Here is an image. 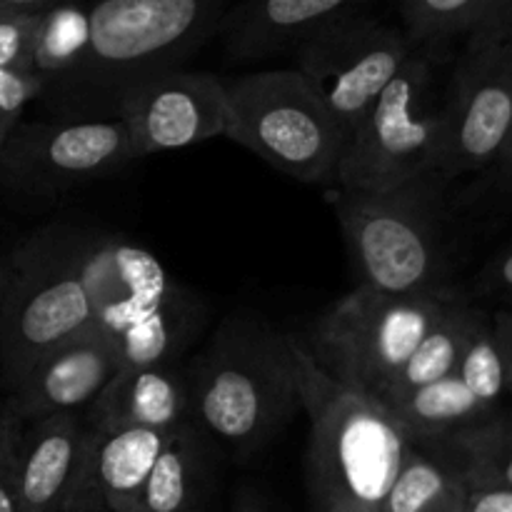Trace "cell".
<instances>
[{"mask_svg":"<svg viewBox=\"0 0 512 512\" xmlns=\"http://www.w3.org/2000/svg\"><path fill=\"white\" fill-rule=\"evenodd\" d=\"M5 288H8V258L0 255V303L5 298Z\"/></svg>","mask_w":512,"mask_h":512,"instance_id":"8d00e7d4","label":"cell"},{"mask_svg":"<svg viewBox=\"0 0 512 512\" xmlns=\"http://www.w3.org/2000/svg\"><path fill=\"white\" fill-rule=\"evenodd\" d=\"M168 435L88 423L63 512H138L145 480Z\"/></svg>","mask_w":512,"mask_h":512,"instance_id":"5bb4252c","label":"cell"},{"mask_svg":"<svg viewBox=\"0 0 512 512\" xmlns=\"http://www.w3.org/2000/svg\"><path fill=\"white\" fill-rule=\"evenodd\" d=\"M290 350L308 413L313 512H383L413 440L378 398L330 378L303 340L290 338Z\"/></svg>","mask_w":512,"mask_h":512,"instance_id":"7a4b0ae2","label":"cell"},{"mask_svg":"<svg viewBox=\"0 0 512 512\" xmlns=\"http://www.w3.org/2000/svg\"><path fill=\"white\" fill-rule=\"evenodd\" d=\"M193 423L240 453L258 450L300 410L290 338L228 315L188 373Z\"/></svg>","mask_w":512,"mask_h":512,"instance_id":"3957f363","label":"cell"},{"mask_svg":"<svg viewBox=\"0 0 512 512\" xmlns=\"http://www.w3.org/2000/svg\"><path fill=\"white\" fill-rule=\"evenodd\" d=\"M48 80L25 70L0 68V118L20 123V115L30 103L43 98Z\"/></svg>","mask_w":512,"mask_h":512,"instance_id":"f1b7e54d","label":"cell"},{"mask_svg":"<svg viewBox=\"0 0 512 512\" xmlns=\"http://www.w3.org/2000/svg\"><path fill=\"white\" fill-rule=\"evenodd\" d=\"M118 373L113 348L98 333L78 335L45 355L5 403L23 423L50 415L85 413Z\"/></svg>","mask_w":512,"mask_h":512,"instance_id":"9a60e30c","label":"cell"},{"mask_svg":"<svg viewBox=\"0 0 512 512\" xmlns=\"http://www.w3.org/2000/svg\"><path fill=\"white\" fill-rule=\"evenodd\" d=\"M455 375L490 413L498 410L500 400L508 393V365H505L503 343L490 315L483 313L480 323L475 325Z\"/></svg>","mask_w":512,"mask_h":512,"instance_id":"484cf974","label":"cell"},{"mask_svg":"<svg viewBox=\"0 0 512 512\" xmlns=\"http://www.w3.org/2000/svg\"><path fill=\"white\" fill-rule=\"evenodd\" d=\"M512 38V0H493L478 28L468 35L470 45L503 43Z\"/></svg>","mask_w":512,"mask_h":512,"instance_id":"f546056e","label":"cell"},{"mask_svg":"<svg viewBox=\"0 0 512 512\" xmlns=\"http://www.w3.org/2000/svg\"><path fill=\"white\" fill-rule=\"evenodd\" d=\"M40 18L43 10H13L0 18V68L33 73Z\"/></svg>","mask_w":512,"mask_h":512,"instance_id":"4316f807","label":"cell"},{"mask_svg":"<svg viewBox=\"0 0 512 512\" xmlns=\"http://www.w3.org/2000/svg\"><path fill=\"white\" fill-rule=\"evenodd\" d=\"M493 0H400L405 35L415 48L470 35Z\"/></svg>","mask_w":512,"mask_h":512,"instance_id":"d4e9b609","label":"cell"},{"mask_svg":"<svg viewBox=\"0 0 512 512\" xmlns=\"http://www.w3.org/2000/svg\"><path fill=\"white\" fill-rule=\"evenodd\" d=\"M483 318V310L473 308L468 300L460 295L453 305L443 313V318L428 330L418 348L413 350L408 360L400 365L398 373L375 393V398L383 405L395 403L403 395L455 375L463 350L473 335L475 325Z\"/></svg>","mask_w":512,"mask_h":512,"instance_id":"ffe728a7","label":"cell"},{"mask_svg":"<svg viewBox=\"0 0 512 512\" xmlns=\"http://www.w3.org/2000/svg\"><path fill=\"white\" fill-rule=\"evenodd\" d=\"M433 180L388 193L335 190L338 218L358 285L388 295L445 288V253Z\"/></svg>","mask_w":512,"mask_h":512,"instance_id":"8992f818","label":"cell"},{"mask_svg":"<svg viewBox=\"0 0 512 512\" xmlns=\"http://www.w3.org/2000/svg\"><path fill=\"white\" fill-rule=\"evenodd\" d=\"M88 235L43 228L8 258V288L0 303V385L13 393L48 353L90 330L83 283Z\"/></svg>","mask_w":512,"mask_h":512,"instance_id":"5b68a950","label":"cell"},{"mask_svg":"<svg viewBox=\"0 0 512 512\" xmlns=\"http://www.w3.org/2000/svg\"><path fill=\"white\" fill-rule=\"evenodd\" d=\"M228 130L280 173L335 188L345 135L313 85L295 68L258 70L225 80Z\"/></svg>","mask_w":512,"mask_h":512,"instance_id":"52a82bcc","label":"cell"},{"mask_svg":"<svg viewBox=\"0 0 512 512\" xmlns=\"http://www.w3.org/2000/svg\"><path fill=\"white\" fill-rule=\"evenodd\" d=\"M210 478L205 433L188 420L165 440L145 480L138 512H195Z\"/></svg>","mask_w":512,"mask_h":512,"instance_id":"d6986e66","label":"cell"},{"mask_svg":"<svg viewBox=\"0 0 512 512\" xmlns=\"http://www.w3.org/2000/svg\"><path fill=\"white\" fill-rule=\"evenodd\" d=\"M493 325L500 335V343H503L505 365H508V393L512 395V308L493 315Z\"/></svg>","mask_w":512,"mask_h":512,"instance_id":"d6a6232c","label":"cell"},{"mask_svg":"<svg viewBox=\"0 0 512 512\" xmlns=\"http://www.w3.org/2000/svg\"><path fill=\"white\" fill-rule=\"evenodd\" d=\"M458 298L453 285L418 295L355 285L320 315L305 345L330 378L375 398Z\"/></svg>","mask_w":512,"mask_h":512,"instance_id":"9c48e42d","label":"cell"},{"mask_svg":"<svg viewBox=\"0 0 512 512\" xmlns=\"http://www.w3.org/2000/svg\"><path fill=\"white\" fill-rule=\"evenodd\" d=\"M60 3H65V0H0V5H8L13 10H48Z\"/></svg>","mask_w":512,"mask_h":512,"instance_id":"836d02e7","label":"cell"},{"mask_svg":"<svg viewBox=\"0 0 512 512\" xmlns=\"http://www.w3.org/2000/svg\"><path fill=\"white\" fill-rule=\"evenodd\" d=\"M228 0H93L88 48L43 100L55 118L115 115L120 95L153 75L180 70L225 18Z\"/></svg>","mask_w":512,"mask_h":512,"instance_id":"6da1fadb","label":"cell"},{"mask_svg":"<svg viewBox=\"0 0 512 512\" xmlns=\"http://www.w3.org/2000/svg\"><path fill=\"white\" fill-rule=\"evenodd\" d=\"M8 13H13V8H8V5H0V18H5Z\"/></svg>","mask_w":512,"mask_h":512,"instance_id":"f35d334b","label":"cell"},{"mask_svg":"<svg viewBox=\"0 0 512 512\" xmlns=\"http://www.w3.org/2000/svg\"><path fill=\"white\" fill-rule=\"evenodd\" d=\"M463 512H512V490L468 485Z\"/></svg>","mask_w":512,"mask_h":512,"instance_id":"4dcf8cb0","label":"cell"},{"mask_svg":"<svg viewBox=\"0 0 512 512\" xmlns=\"http://www.w3.org/2000/svg\"><path fill=\"white\" fill-rule=\"evenodd\" d=\"M23 428V420L10 410L8 403H3L0 408V512H20L15 458H18V440Z\"/></svg>","mask_w":512,"mask_h":512,"instance_id":"83f0119b","label":"cell"},{"mask_svg":"<svg viewBox=\"0 0 512 512\" xmlns=\"http://www.w3.org/2000/svg\"><path fill=\"white\" fill-rule=\"evenodd\" d=\"M115 115L128 128L135 160L225 138V80L205 70H168L125 90Z\"/></svg>","mask_w":512,"mask_h":512,"instance_id":"4fadbf2b","label":"cell"},{"mask_svg":"<svg viewBox=\"0 0 512 512\" xmlns=\"http://www.w3.org/2000/svg\"><path fill=\"white\" fill-rule=\"evenodd\" d=\"M230 512H268V510H265L255 498H243L233 505V510Z\"/></svg>","mask_w":512,"mask_h":512,"instance_id":"d590c367","label":"cell"},{"mask_svg":"<svg viewBox=\"0 0 512 512\" xmlns=\"http://www.w3.org/2000/svg\"><path fill=\"white\" fill-rule=\"evenodd\" d=\"M90 425L173 433L193 420L188 375L178 365L120 368L85 410Z\"/></svg>","mask_w":512,"mask_h":512,"instance_id":"ac0fdd59","label":"cell"},{"mask_svg":"<svg viewBox=\"0 0 512 512\" xmlns=\"http://www.w3.org/2000/svg\"><path fill=\"white\" fill-rule=\"evenodd\" d=\"M443 443L468 485L512 490V415H498L465 428Z\"/></svg>","mask_w":512,"mask_h":512,"instance_id":"603a6c76","label":"cell"},{"mask_svg":"<svg viewBox=\"0 0 512 512\" xmlns=\"http://www.w3.org/2000/svg\"><path fill=\"white\" fill-rule=\"evenodd\" d=\"M85 430V413L50 415L25 423L15 458L20 512L65 510L78 473Z\"/></svg>","mask_w":512,"mask_h":512,"instance_id":"e0dca14e","label":"cell"},{"mask_svg":"<svg viewBox=\"0 0 512 512\" xmlns=\"http://www.w3.org/2000/svg\"><path fill=\"white\" fill-rule=\"evenodd\" d=\"M83 283L90 330L113 348L118 370L175 365L203 320L195 295L150 250L115 235H88Z\"/></svg>","mask_w":512,"mask_h":512,"instance_id":"277c9868","label":"cell"},{"mask_svg":"<svg viewBox=\"0 0 512 512\" xmlns=\"http://www.w3.org/2000/svg\"><path fill=\"white\" fill-rule=\"evenodd\" d=\"M88 48V5L65 0L43 10L35 38L33 73L48 83L65 78Z\"/></svg>","mask_w":512,"mask_h":512,"instance_id":"cb8c5ba5","label":"cell"},{"mask_svg":"<svg viewBox=\"0 0 512 512\" xmlns=\"http://www.w3.org/2000/svg\"><path fill=\"white\" fill-rule=\"evenodd\" d=\"M413 50L403 30L350 15L305 40L295 50V70L313 85L348 143Z\"/></svg>","mask_w":512,"mask_h":512,"instance_id":"8fae6325","label":"cell"},{"mask_svg":"<svg viewBox=\"0 0 512 512\" xmlns=\"http://www.w3.org/2000/svg\"><path fill=\"white\" fill-rule=\"evenodd\" d=\"M385 408L403 425L413 443L425 445L450 438L495 415L465 388L458 375L423 385Z\"/></svg>","mask_w":512,"mask_h":512,"instance_id":"44dd1931","label":"cell"},{"mask_svg":"<svg viewBox=\"0 0 512 512\" xmlns=\"http://www.w3.org/2000/svg\"><path fill=\"white\" fill-rule=\"evenodd\" d=\"M500 178H503V183L512 188V130H510V143H508V150H505L503 160H500Z\"/></svg>","mask_w":512,"mask_h":512,"instance_id":"e575fe53","label":"cell"},{"mask_svg":"<svg viewBox=\"0 0 512 512\" xmlns=\"http://www.w3.org/2000/svg\"><path fill=\"white\" fill-rule=\"evenodd\" d=\"M512 130V38L465 45L443 100L438 178L500 165Z\"/></svg>","mask_w":512,"mask_h":512,"instance_id":"7c38bea8","label":"cell"},{"mask_svg":"<svg viewBox=\"0 0 512 512\" xmlns=\"http://www.w3.org/2000/svg\"><path fill=\"white\" fill-rule=\"evenodd\" d=\"M468 483L443 450L413 443L383 512H463Z\"/></svg>","mask_w":512,"mask_h":512,"instance_id":"7402d4cb","label":"cell"},{"mask_svg":"<svg viewBox=\"0 0 512 512\" xmlns=\"http://www.w3.org/2000/svg\"><path fill=\"white\" fill-rule=\"evenodd\" d=\"M368 0H245L220 20L230 60H263L298 50L320 30L358 15Z\"/></svg>","mask_w":512,"mask_h":512,"instance_id":"2e32d148","label":"cell"},{"mask_svg":"<svg viewBox=\"0 0 512 512\" xmlns=\"http://www.w3.org/2000/svg\"><path fill=\"white\" fill-rule=\"evenodd\" d=\"M18 123H13V120H5V118H0V148H3L5 145V140L10 138V133H13V128Z\"/></svg>","mask_w":512,"mask_h":512,"instance_id":"74e56055","label":"cell"},{"mask_svg":"<svg viewBox=\"0 0 512 512\" xmlns=\"http://www.w3.org/2000/svg\"><path fill=\"white\" fill-rule=\"evenodd\" d=\"M128 128L118 115L18 123L0 148V178L25 195H58L133 163Z\"/></svg>","mask_w":512,"mask_h":512,"instance_id":"30bf717a","label":"cell"},{"mask_svg":"<svg viewBox=\"0 0 512 512\" xmlns=\"http://www.w3.org/2000/svg\"><path fill=\"white\" fill-rule=\"evenodd\" d=\"M485 285H488L493 293L512 298V248L505 250V253L490 265L488 275H485Z\"/></svg>","mask_w":512,"mask_h":512,"instance_id":"1f68e13d","label":"cell"},{"mask_svg":"<svg viewBox=\"0 0 512 512\" xmlns=\"http://www.w3.org/2000/svg\"><path fill=\"white\" fill-rule=\"evenodd\" d=\"M443 100L433 60L415 48L348 138L335 190L388 193L438 178Z\"/></svg>","mask_w":512,"mask_h":512,"instance_id":"ba28073f","label":"cell"}]
</instances>
